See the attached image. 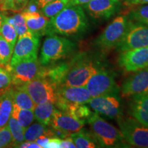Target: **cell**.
Listing matches in <instances>:
<instances>
[{
  "instance_id": "obj_15",
  "label": "cell",
  "mask_w": 148,
  "mask_h": 148,
  "mask_svg": "<svg viewBox=\"0 0 148 148\" xmlns=\"http://www.w3.org/2000/svg\"><path fill=\"white\" fill-rule=\"evenodd\" d=\"M120 0H91L82 5L90 17L97 20H107L119 10Z\"/></svg>"
},
{
  "instance_id": "obj_32",
  "label": "cell",
  "mask_w": 148,
  "mask_h": 148,
  "mask_svg": "<svg viewBox=\"0 0 148 148\" xmlns=\"http://www.w3.org/2000/svg\"><path fill=\"white\" fill-rule=\"evenodd\" d=\"M128 19L148 25V4L136 7L129 13Z\"/></svg>"
},
{
  "instance_id": "obj_36",
  "label": "cell",
  "mask_w": 148,
  "mask_h": 148,
  "mask_svg": "<svg viewBox=\"0 0 148 148\" xmlns=\"http://www.w3.org/2000/svg\"><path fill=\"white\" fill-rule=\"evenodd\" d=\"M29 0H14V12H22L27 3H28Z\"/></svg>"
},
{
  "instance_id": "obj_39",
  "label": "cell",
  "mask_w": 148,
  "mask_h": 148,
  "mask_svg": "<svg viewBox=\"0 0 148 148\" xmlns=\"http://www.w3.org/2000/svg\"><path fill=\"white\" fill-rule=\"evenodd\" d=\"M60 147L62 148H75V144H74L73 140L69 136L61 139Z\"/></svg>"
},
{
  "instance_id": "obj_5",
  "label": "cell",
  "mask_w": 148,
  "mask_h": 148,
  "mask_svg": "<svg viewBox=\"0 0 148 148\" xmlns=\"http://www.w3.org/2000/svg\"><path fill=\"white\" fill-rule=\"evenodd\" d=\"M128 23L126 16H116L95 40V45L103 50L117 47L126 33Z\"/></svg>"
},
{
  "instance_id": "obj_13",
  "label": "cell",
  "mask_w": 148,
  "mask_h": 148,
  "mask_svg": "<svg viewBox=\"0 0 148 148\" xmlns=\"http://www.w3.org/2000/svg\"><path fill=\"white\" fill-rule=\"evenodd\" d=\"M119 64L127 73L135 72L147 66L148 45L121 51Z\"/></svg>"
},
{
  "instance_id": "obj_21",
  "label": "cell",
  "mask_w": 148,
  "mask_h": 148,
  "mask_svg": "<svg viewBox=\"0 0 148 148\" xmlns=\"http://www.w3.org/2000/svg\"><path fill=\"white\" fill-rule=\"evenodd\" d=\"M13 109V87L0 94V129L7 125Z\"/></svg>"
},
{
  "instance_id": "obj_43",
  "label": "cell",
  "mask_w": 148,
  "mask_h": 148,
  "mask_svg": "<svg viewBox=\"0 0 148 148\" xmlns=\"http://www.w3.org/2000/svg\"><path fill=\"white\" fill-rule=\"evenodd\" d=\"M127 1L133 5L148 4V0H127Z\"/></svg>"
},
{
  "instance_id": "obj_4",
  "label": "cell",
  "mask_w": 148,
  "mask_h": 148,
  "mask_svg": "<svg viewBox=\"0 0 148 148\" xmlns=\"http://www.w3.org/2000/svg\"><path fill=\"white\" fill-rule=\"evenodd\" d=\"M86 122L101 147H113L124 145L125 140L120 130L100 117L99 113L92 112Z\"/></svg>"
},
{
  "instance_id": "obj_18",
  "label": "cell",
  "mask_w": 148,
  "mask_h": 148,
  "mask_svg": "<svg viewBox=\"0 0 148 148\" xmlns=\"http://www.w3.org/2000/svg\"><path fill=\"white\" fill-rule=\"evenodd\" d=\"M132 97L129 113L136 121L148 127V92Z\"/></svg>"
},
{
  "instance_id": "obj_14",
  "label": "cell",
  "mask_w": 148,
  "mask_h": 148,
  "mask_svg": "<svg viewBox=\"0 0 148 148\" xmlns=\"http://www.w3.org/2000/svg\"><path fill=\"white\" fill-rule=\"evenodd\" d=\"M88 103L96 112L107 117L117 119L122 116L121 100L117 95H108L91 97Z\"/></svg>"
},
{
  "instance_id": "obj_3",
  "label": "cell",
  "mask_w": 148,
  "mask_h": 148,
  "mask_svg": "<svg viewBox=\"0 0 148 148\" xmlns=\"http://www.w3.org/2000/svg\"><path fill=\"white\" fill-rule=\"evenodd\" d=\"M100 69L99 63L80 53L71 59L70 68L61 86H83Z\"/></svg>"
},
{
  "instance_id": "obj_20",
  "label": "cell",
  "mask_w": 148,
  "mask_h": 148,
  "mask_svg": "<svg viewBox=\"0 0 148 148\" xmlns=\"http://www.w3.org/2000/svg\"><path fill=\"white\" fill-rule=\"evenodd\" d=\"M71 60L68 62H62L54 64L49 67L41 68L39 76L47 78L56 87L58 88L62 86L66 73L71 66Z\"/></svg>"
},
{
  "instance_id": "obj_35",
  "label": "cell",
  "mask_w": 148,
  "mask_h": 148,
  "mask_svg": "<svg viewBox=\"0 0 148 148\" xmlns=\"http://www.w3.org/2000/svg\"><path fill=\"white\" fill-rule=\"evenodd\" d=\"M12 142V136L8 125L0 129V148L11 146Z\"/></svg>"
},
{
  "instance_id": "obj_34",
  "label": "cell",
  "mask_w": 148,
  "mask_h": 148,
  "mask_svg": "<svg viewBox=\"0 0 148 148\" xmlns=\"http://www.w3.org/2000/svg\"><path fill=\"white\" fill-rule=\"evenodd\" d=\"M12 77L8 70L0 67V94L10 87Z\"/></svg>"
},
{
  "instance_id": "obj_41",
  "label": "cell",
  "mask_w": 148,
  "mask_h": 148,
  "mask_svg": "<svg viewBox=\"0 0 148 148\" xmlns=\"http://www.w3.org/2000/svg\"><path fill=\"white\" fill-rule=\"evenodd\" d=\"M17 147H28V148H41L39 145H38L35 141H28L25 140V142H22L17 146Z\"/></svg>"
},
{
  "instance_id": "obj_29",
  "label": "cell",
  "mask_w": 148,
  "mask_h": 148,
  "mask_svg": "<svg viewBox=\"0 0 148 148\" xmlns=\"http://www.w3.org/2000/svg\"><path fill=\"white\" fill-rule=\"evenodd\" d=\"M0 34L12 47H14L18 38V35L14 26L8 21L6 16L3 22V25L1 26V30H0Z\"/></svg>"
},
{
  "instance_id": "obj_12",
  "label": "cell",
  "mask_w": 148,
  "mask_h": 148,
  "mask_svg": "<svg viewBox=\"0 0 148 148\" xmlns=\"http://www.w3.org/2000/svg\"><path fill=\"white\" fill-rule=\"evenodd\" d=\"M148 45V25L129 19L127 29L121 42L118 45L123 51Z\"/></svg>"
},
{
  "instance_id": "obj_16",
  "label": "cell",
  "mask_w": 148,
  "mask_h": 148,
  "mask_svg": "<svg viewBox=\"0 0 148 148\" xmlns=\"http://www.w3.org/2000/svg\"><path fill=\"white\" fill-rule=\"evenodd\" d=\"M123 97H130L148 92V66L134 72L125 79L121 87Z\"/></svg>"
},
{
  "instance_id": "obj_19",
  "label": "cell",
  "mask_w": 148,
  "mask_h": 148,
  "mask_svg": "<svg viewBox=\"0 0 148 148\" xmlns=\"http://www.w3.org/2000/svg\"><path fill=\"white\" fill-rule=\"evenodd\" d=\"M21 13L29 32L38 37L47 35L49 18L44 16L40 11L33 12L23 11Z\"/></svg>"
},
{
  "instance_id": "obj_45",
  "label": "cell",
  "mask_w": 148,
  "mask_h": 148,
  "mask_svg": "<svg viewBox=\"0 0 148 148\" xmlns=\"http://www.w3.org/2000/svg\"><path fill=\"white\" fill-rule=\"evenodd\" d=\"M5 18V16L4 15V14L0 12V30H1V26H2L3 22V21H4Z\"/></svg>"
},
{
  "instance_id": "obj_46",
  "label": "cell",
  "mask_w": 148,
  "mask_h": 148,
  "mask_svg": "<svg viewBox=\"0 0 148 148\" xmlns=\"http://www.w3.org/2000/svg\"><path fill=\"white\" fill-rule=\"evenodd\" d=\"M1 1H2V0H0V3H1Z\"/></svg>"
},
{
  "instance_id": "obj_24",
  "label": "cell",
  "mask_w": 148,
  "mask_h": 148,
  "mask_svg": "<svg viewBox=\"0 0 148 148\" xmlns=\"http://www.w3.org/2000/svg\"><path fill=\"white\" fill-rule=\"evenodd\" d=\"M55 109V105L51 102L36 104L33 110L35 119L39 123L49 126Z\"/></svg>"
},
{
  "instance_id": "obj_2",
  "label": "cell",
  "mask_w": 148,
  "mask_h": 148,
  "mask_svg": "<svg viewBox=\"0 0 148 148\" xmlns=\"http://www.w3.org/2000/svg\"><path fill=\"white\" fill-rule=\"evenodd\" d=\"M75 44L64 37L52 34L47 35L42 43L38 62L42 66H48L71 54Z\"/></svg>"
},
{
  "instance_id": "obj_40",
  "label": "cell",
  "mask_w": 148,
  "mask_h": 148,
  "mask_svg": "<svg viewBox=\"0 0 148 148\" xmlns=\"http://www.w3.org/2000/svg\"><path fill=\"white\" fill-rule=\"evenodd\" d=\"M49 137H48L46 135H41L39 137H38L36 140H34L36 143L40 146V147L47 148V145L49 141Z\"/></svg>"
},
{
  "instance_id": "obj_31",
  "label": "cell",
  "mask_w": 148,
  "mask_h": 148,
  "mask_svg": "<svg viewBox=\"0 0 148 148\" xmlns=\"http://www.w3.org/2000/svg\"><path fill=\"white\" fill-rule=\"evenodd\" d=\"M66 112L72 114L77 119L86 121L92 112L85 104H70Z\"/></svg>"
},
{
  "instance_id": "obj_33",
  "label": "cell",
  "mask_w": 148,
  "mask_h": 148,
  "mask_svg": "<svg viewBox=\"0 0 148 148\" xmlns=\"http://www.w3.org/2000/svg\"><path fill=\"white\" fill-rule=\"evenodd\" d=\"M7 19L14 26L16 33H17L18 37L23 36V34H25L29 31L26 25V23H25V18L21 12L14 14L11 17H7Z\"/></svg>"
},
{
  "instance_id": "obj_44",
  "label": "cell",
  "mask_w": 148,
  "mask_h": 148,
  "mask_svg": "<svg viewBox=\"0 0 148 148\" xmlns=\"http://www.w3.org/2000/svg\"><path fill=\"white\" fill-rule=\"evenodd\" d=\"M90 1H91V0H71V5H82Z\"/></svg>"
},
{
  "instance_id": "obj_37",
  "label": "cell",
  "mask_w": 148,
  "mask_h": 148,
  "mask_svg": "<svg viewBox=\"0 0 148 148\" xmlns=\"http://www.w3.org/2000/svg\"><path fill=\"white\" fill-rule=\"evenodd\" d=\"M1 10L2 11H14V0H2L1 2Z\"/></svg>"
},
{
  "instance_id": "obj_1",
  "label": "cell",
  "mask_w": 148,
  "mask_h": 148,
  "mask_svg": "<svg viewBox=\"0 0 148 148\" xmlns=\"http://www.w3.org/2000/svg\"><path fill=\"white\" fill-rule=\"evenodd\" d=\"M88 23L82 5H70L49 18L47 35L78 36L88 29Z\"/></svg>"
},
{
  "instance_id": "obj_9",
  "label": "cell",
  "mask_w": 148,
  "mask_h": 148,
  "mask_svg": "<svg viewBox=\"0 0 148 148\" xmlns=\"http://www.w3.org/2000/svg\"><path fill=\"white\" fill-rule=\"evenodd\" d=\"M12 77L14 86H21L39 76L42 66L38 59L22 60L12 66H5Z\"/></svg>"
},
{
  "instance_id": "obj_30",
  "label": "cell",
  "mask_w": 148,
  "mask_h": 148,
  "mask_svg": "<svg viewBox=\"0 0 148 148\" xmlns=\"http://www.w3.org/2000/svg\"><path fill=\"white\" fill-rule=\"evenodd\" d=\"M14 47L0 34V64L7 66L10 64Z\"/></svg>"
},
{
  "instance_id": "obj_8",
  "label": "cell",
  "mask_w": 148,
  "mask_h": 148,
  "mask_svg": "<svg viewBox=\"0 0 148 148\" xmlns=\"http://www.w3.org/2000/svg\"><path fill=\"white\" fill-rule=\"evenodd\" d=\"M28 92L35 104L51 102L55 105L57 100V88L45 77L38 76L21 86Z\"/></svg>"
},
{
  "instance_id": "obj_17",
  "label": "cell",
  "mask_w": 148,
  "mask_h": 148,
  "mask_svg": "<svg viewBox=\"0 0 148 148\" xmlns=\"http://www.w3.org/2000/svg\"><path fill=\"white\" fill-rule=\"evenodd\" d=\"M86 121L77 119L69 112L56 108L53 112L50 125L53 129L59 130L71 135L81 130Z\"/></svg>"
},
{
  "instance_id": "obj_25",
  "label": "cell",
  "mask_w": 148,
  "mask_h": 148,
  "mask_svg": "<svg viewBox=\"0 0 148 148\" xmlns=\"http://www.w3.org/2000/svg\"><path fill=\"white\" fill-rule=\"evenodd\" d=\"M13 103L21 108L32 110H34L36 106L28 92L22 86L13 87Z\"/></svg>"
},
{
  "instance_id": "obj_28",
  "label": "cell",
  "mask_w": 148,
  "mask_h": 148,
  "mask_svg": "<svg viewBox=\"0 0 148 148\" xmlns=\"http://www.w3.org/2000/svg\"><path fill=\"white\" fill-rule=\"evenodd\" d=\"M8 126L10 130L11 134L12 136V147H17V146L23 142L24 139V131L25 130L18 123L16 119L11 116L8 121Z\"/></svg>"
},
{
  "instance_id": "obj_11",
  "label": "cell",
  "mask_w": 148,
  "mask_h": 148,
  "mask_svg": "<svg viewBox=\"0 0 148 148\" xmlns=\"http://www.w3.org/2000/svg\"><path fill=\"white\" fill-rule=\"evenodd\" d=\"M86 86H60L57 88L55 106L66 112L70 104H86L91 99Z\"/></svg>"
},
{
  "instance_id": "obj_10",
  "label": "cell",
  "mask_w": 148,
  "mask_h": 148,
  "mask_svg": "<svg viewBox=\"0 0 148 148\" xmlns=\"http://www.w3.org/2000/svg\"><path fill=\"white\" fill-rule=\"evenodd\" d=\"M39 44V37L29 31L18 37L14 45L10 64L8 66H12L22 60L37 59Z\"/></svg>"
},
{
  "instance_id": "obj_38",
  "label": "cell",
  "mask_w": 148,
  "mask_h": 148,
  "mask_svg": "<svg viewBox=\"0 0 148 148\" xmlns=\"http://www.w3.org/2000/svg\"><path fill=\"white\" fill-rule=\"evenodd\" d=\"M61 138L53 136V137L49 138L48 141L47 148H59L60 147Z\"/></svg>"
},
{
  "instance_id": "obj_23",
  "label": "cell",
  "mask_w": 148,
  "mask_h": 148,
  "mask_svg": "<svg viewBox=\"0 0 148 148\" xmlns=\"http://www.w3.org/2000/svg\"><path fill=\"white\" fill-rule=\"evenodd\" d=\"M41 135H46L51 138L56 136L52 127L49 128L48 125L38 123H32L24 131V139L28 141H34Z\"/></svg>"
},
{
  "instance_id": "obj_6",
  "label": "cell",
  "mask_w": 148,
  "mask_h": 148,
  "mask_svg": "<svg viewBox=\"0 0 148 148\" xmlns=\"http://www.w3.org/2000/svg\"><path fill=\"white\" fill-rule=\"evenodd\" d=\"M92 97L117 95L119 88L115 81V74L108 69H100L92 75L85 85Z\"/></svg>"
},
{
  "instance_id": "obj_22",
  "label": "cell",
  "mask_w": 148,
  "mask_h": 148,
  "mask_svg": "<svg viewBox=\"0 0 148 148\" xmlns=\"http://www.w3.org/2000/svg\"><path fill=\"white\" fill-rule=\"evenodd\" d=\"M75 147L77 148H94L101 147L91 132L81 129L70 135Z\"/></svg>"
},
{
  "instance_id": "obj_27",
  "label": "cell",
  "mask_w": 148,
  "mask_h": 148,
  "mask_svg": "<svg viewBox=\"0 0 148 148\" xmlns=\"http://www.w3.org/2000/svg\"><path fill=\"white\" fill-rule=\"evenodd\" d=\"M70 5H71V0H53L40 9V12L50 18Z\"/></svg>"
},
{
  "instance_id": "obj_7",
  "label": "cell",
  "mask_w": 148,
  "mask_h": 148,
  "mask_svg": "<svg viewBox=\"0 0 148 148\" xmlns=\"http://www.w3.org/2000/svg\"><path fill=\"white\" fill-rule=\"evenodd\" d=\"M120 131L130 145L137 147H148V127L134 118L121 117L117 119Z\"/></svg>"
},
{
  "instance_id": "obj_26",
  "label": "cell",
  "mask_w": 148,
  "mask_h": 148,
  "mask_svg": "<svg viewBox=\"0 0 148 148\" xmlns=\"http://www.w3.org/2000/svg\"><path fill=\"white\" fill-rule=\"evenodd\" d=\"M11 116L16 119L24 130L32 124L35 119L33 110L21 108L14 103H13V109Z\"/></svg>"
},
{
  "instance_id": "obj_42",
  "label": "cell",
  "mask_w": 148,
  "mask_h": 148,
  "mask_svg": "<svg viewBox=\"0 0 148 148\" xmlns=\"http://www.w3.org/2000/svg\"><path fill=\"white\" fill-rule=\"evenodd\" d=\"M31 1H34V2L36 4L37 6H38V9L40 10V9L43 8L46 4H47L48 3L53 1V0H31Z\"/></svg>"
}]
</instances>
